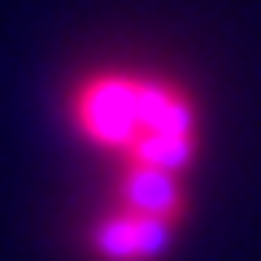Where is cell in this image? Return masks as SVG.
Masks as SVG:
<instances>
[{
	"label": "cell",
	"instance_id": "obj_2",
	"mask_svg": "<svg viewBox=\"0 0 261 261\" xmlns=\"http://www.w3.org/2000/svg\"><path fill=\"white\" fill-rule=\"evenodd\" d=\"M166 240H170V222L135 214V209H118V205L92 231V244L105 261H152L166 248Z\"/></svg>",
	"mask_w": 261,
	"mask_h": 261
},
{
	"label": "cell",
	"instance_id": "obj_1",
	"mask_svg": "<svg viewBox=\"0 0 261 261\" xmlns=\"http://www.w3.org/2000/svg\"><path fill=\"white\" fill-rule=\"evenodd\" d=\"M79 140L109 152L122 170L183 174L196 152V105L183 87L140 70H92L70 92Z\"/></svg>",
	"mask_w": 261,
	"mask_h": 261
}]
</instances>
